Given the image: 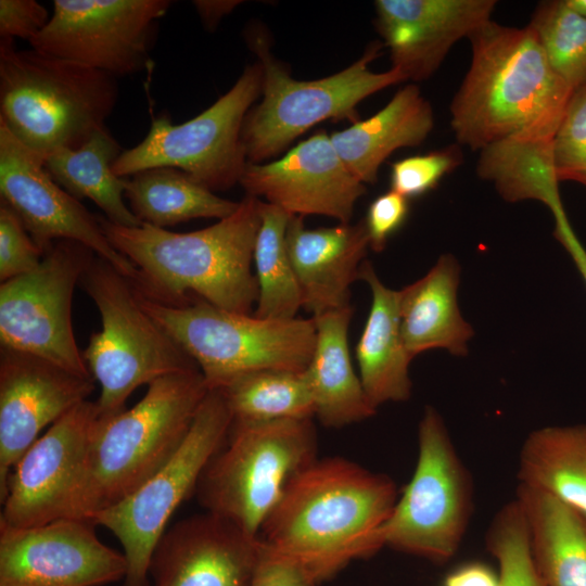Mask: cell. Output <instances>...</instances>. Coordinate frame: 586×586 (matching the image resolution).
Masks as SVG:
<instances>
[{
    "label": "cell",
    "mask_w": 586,
    "mask_h": 586,
    "mask_svg": "<svg viewBox=\"0 0 586 586\" xmlns=\"http://www.w3.org/2000/svg\"><path fill=\"white\" fill-rule=\"evenodd\" d=\"M99 424L97 402L87 399L30 445L9 475L1 527L30 528L66 517Z\"/></svg>",
    "instance_id": "obj_15"
},
{
    "label": "cell",
    "mask_w": 586,
    "mask_h": 586,
    "mask_svg": "<svg viewBox=\"0 0 586 586\" xmlns=\"http://www.w3.org/2000/svg\"><path fill=\"white\" fill-rule=\"evenodd\" d=\"M260 542L205 511L160 538L149 565L151 586H251Z\"/></svg>",
    "instance_id": "obj_20"
},
{
    "label": "cell",
    "mask_w": 586,
    "mask_h": 586,
    "mask_svg": "<svg viewBox=\"0 0 586 586\" xmlns=\"http://www.w3.org/2000/svg\"><path fill=\"white\" fill-rule=\"evenodd\" d=\"M495 0H378L375 25L392 68L406 80L429 79L450 49L487 22Z\"/></svg>",
    "instance_id": "obj_21"
},
{
    "label": "cell",
    "mask_w": 586,
    "mask_h": 586,
    "mask_svg": "<svg viewBox=\"0 0 586 586\" xmlns=\"http://www.w3.org/2000/svg\"><path fill=\"white\" fill-rule=\"evenodd\" d=\"M239 183L291 216L322 215L349 224L365 183L346 167L323 131L270 163H249Z\"/></svg>",
    "instance_id": "obj_19"
},
{
    "label": "cell",
    "mask_w": 586,
    "mask_h": 586,
    "mask_svg": "<svg viewBox=\"0 0 586 586\" xmlns=\"http://www.w3.org/2000/svg\"><path fill=\"white\" fill-rule=\"evenodd\" d=\"M259 216L253 252L258 288L254 316L279 320L296 318L303 303L285 239L291 215L259 200Z\"/></svg>",
    "instance_id": "obj_31"
},
{
    "label": "cell",
    "mask_w": 586,
    "mask_h": 586,
    "mask_svg": "<svg viewBox=\"0 0 586 586\" xmlns=\"http://www.w3.org/2000/svg\"><path fill=\"white\" fill-rule=\"evenodd\" d=\"M49 20L47 9L35 0H0V38L29 42Z\"/></svg>",
    "instance_id": "obj_41"
},
{
    "label": "cell",
    "mask_w": 586,
    "mask_h": 586,
    "mask_svg": "<svg viewBox=\"0 0 586 586\" xmlns=\"http://www.w3.org/2000/svg\"><path fill=\"white\" fill-rule=\"evenodd\" d=\"M460 267L450 255H442L430 271L399 291L400 331L411 358L434 348L468 354L474 332L457 304Z\"/></svg>",
    "instance_id": "obj_24"
},
{
    "label": "cell",
    "mask_w": 586,
    "mask_h": 586,
    "mask_svg": "<svg viewBox=\"0 0 586 586\" xmlns=\"http://www.w3.org/2000/svg\"><path fill=\"white\" fill-rule=\"evenodd\" d=\"M0 200L20 217L36 244L46 251L59 240L77 241L109 262L135 284L139 272L105 237L98 216L50 176L43 160L0 122Z\"/></svg>",
    "instance_id": "obj_16"
},
{
    "label": "cell",
    "mask_w": 586,
    "mask_h": 586,
    "mask_svg": "<svg viewBox=\"0 0 586 586\" xmlns=\"http://www.w3.org/2000/svg\"><path fill=\"white\" fill-rule=\"evenodd\" d=\"M218 388L237 420L313 419L315 416L305 371L262 369L241 374Z\"/></svg>",
    "instance_id": "obj_32"
},
{
    "label": "cell",
    "mask_w": 586,
    "mask_h": 586,
    "mask_svg": "<svg viewBox=\"0 0 586 586\" xmlns=\"http://www.w3.org/2000/svg\"><path fill=\"white\" fill-rule=\"evenodd\" d=\"M122 152L105 126L77 149H56L43 158V165L65 191L79 201L91 200L111 222L138 227L142 222L125 202L128 177L113 171Z\"/></svg>",
    "instance_id": "obj_28"
},
{
    "label": "cell",
    "mask_w": 586,
    "mask_h": 586,
    "mask_svg": "<svg viewBox=\"0 0 586 586\" xmlns=\"http://www.w3.org/2000/svg\"><path fill=\"white\" fill-rule=\"evenodd\" d=\"M477 174L493 181L509 202L533 199L545 203L552 213L563 209L552 166L551 142H501L486 148L481 151Z\"/></svg>",
    "instance_id": "obj_33"
},
{
    "label": "cell",
    "mask_w": 586,
    "mask_h": 586,
    "mask_svg": "<svg viewBox=\"0 0 586 586\" xmlns=\"http://www.w3.org/2000/svg\"><path fill=\"white\" fill-rule=\"evenodd\" d=\"M411 480L377 532L380 548L445 563L458 551L473 510V484L442 416L425 407Z\"/></svg>",
    "instance_id": "obj_10"
},
{
    "label": "cell",
    "mask_w": 586,
    "mask_h": 586,
    "mask_svg": "<svg viewBox=\"0 0 586 586\" xmlns=\"http://www.w3.org/2000/svg\"><path fill=\"white\" fill-rule=\"evenodd\" d=\"M441 586H500L498 571L486 563L470 561L451 570Z\"/></svg>",
    "instance_id": "obj_42"
},
{
    "label": "cell",
    "mask_w": 586,
    "mask_h": 586,
    "mask_svg": "<svg viewBox=\"0 0 586 586\" xmlns=\"http://www.w3.org/2000/svg\"><path fill=\"white\" fill-rule=\"evenodd\" d=\"M518 480L586 515V424L530 433L520 449Z\"/></svg>",
    "instance_id": "obj_29"
},
{
    "label": "cell",
    "mask_w": 586,
    "mask_h": 586,
    "mask_svg": "<svg viewBox=\"0 0 586 586\" xmlns=\"http://www.w3.org/2000/svg\"><path fill=\"white\" fill-rule=\"evenodd\" d=\"M285 239L303 307L315 317L348 306L349 286L370 247L365 220L307 229L303 217L291 216Z\"/></svg>",
    "instance_id": "obj_22"
},
{
    "label": "cell",
    "mask_w": 586,
    "mask_h": 586,
    "mask_svg": "<svg viewBox=\"0 0 586 586\" xmlns=\"http://www.w3.org/2000/svg\"><path fill=\"white\" fill-rule=\"evenodd\" d=\"M553 71L575 91L586 84V17L564 0L539 2L527 25Z\"/></svg>",
    "instance_id": "obj_34"
},
{
    "label": "cell",
    "mask_w": 586,
    "mask_h": 586,
    "mask_svg": "<svg viewBox=\"0 0 586 586\" xmlns=\"http://www.w3.org/2000/svg\"><path fill=\"white\" fill-rule=\"evenodd\" d=\"M239 3V1H193L207 29H215L219 21L229 14Z\"/></svg>",
    "instance_id": "obj_44"
},
{
    "label": "cell",
    "mask_w": 586,
    "mask_h": 586,
    "mask_svg": "<svg viewBox=\"0 0 586 586\" xmlns=\"http://www.w3.org/2000/svg\"><path fill=\"white\" fill-rule=\"evenodd\" d=\"M208 391L199 369L171 373L131 408L100 418L65 518L89 520L140 487L180 447Z\"/></svg>",
    "instance_id": "obj_4"
},
{
    "label": "cell",
    "mask_w": 586,
    "mask_h": 586,
    "mask_svg": "<svg viewBox=\"0 0 586 586\" xmlns=\"http://www.w3.org/2000/svg\"><path fill=\"white\" fill-rule=\"evenodd\" d=\"M98 219L113 247L137 268L135 286L143 295L170 305L198 297L228 311L251 314L258 296L252 263L259 199L245 195L232 215L186 233Z\"/></svg>",
    "instance_id": "obj_3"
},
{
    "label": "cell",
    "mask_w": 586,
    "mask_h": 586,
    "mask_svg": "<svg viewBox=\"0 0 586 586\" xmlns=\"http://www.w3.org/2000/svg\"><path fill=\"white\" fill-rule=\"evenodd\" d=\"M515 499L546 586H586V515L544 491L520 483Z\"/></svg>",
    "instance_id": "obj_27"
},
{
    "label": "cell",
    "mask_w": 586,
    "mask_h": 586,
    "mask_svg": "<svg viewBox=\"0 0 586 586\" xmlns=\"http://www.w3.org/2000/svg\"><path fill=\"white\" fill-rule=\"evenodd\" d=\"M551 158L558 181L586 187V84L570 99L551 141Z\"/></svg>",
    "instance_id": "obj_36"
},
{
    "label": "cell",
    "mask_w": 586,
    "mask_h": 586,
    "mask_svg": "<svg viewBox=\"0 0 586 586\" xmlns=\"http://www.w3.org/2000/svg\"><path fill=\"white\" fill-rule=\"evenodd\" d=\"M555 235L569 252L586 284V250L574 233L564 211L555 215Z\"/></svg>",
    "instance_id": "obj_43"
},
{
    "label": "cell",
    "mask_w": 586,
    "mask_h": 586,
    "mask_svg": "<svg viewBox=\"0 0 586 586\" xmlns=\"http://www.w3.org/2000/svg\"><path fill=\"white\" fill-rule=\"evenodd\" d=\"M263 66L247 65L235 84L213 105L186 123L155 117L145 138L123 150L113 164L119 177L153 167H173L211 191L239 183L247 164L241 139L247 112L262 94Z\"/></svg>",
    "instance_id": "obj_12"
},
{
    "label": "cell",
    "mask_w": 586,
    "mask_h": 586,
    "mask_svg": "<svg viewBox=\"0 0 586 586\" xmlns=\"http://www.w3.org/2000/svg\"><path fill=\"white\" fill-rule=\"evenodd\" d=\"M462 162L459 144L398 160L391 166V190L406 199L418 198L434 189Z\"/></svg>",
    "instance_id": "obj_37"
},
{
    "label": "cell",
    "mask_w": 586,
    "mask_h": 586,
    "mask_svg": "<svg viewBox=\"0 0 586 586\" xmlns=\"http://www.w3.org/2000/svg\"><path fill=\"white\" fill-rule=\"evenodd\" d=\"M323 581L322 576L303 560L260 542L258 562L251 586H316Z\"/></svg>",
    "instance_id": "obj_39"
},
{
    "label": "cell",
    "mask_w": 586,
    "mask_h": 586,
    "mask_svg": "<svg viewBox=\"0 0 586 586\" xmlns=\"http://www.w3.org/2000/svg\"><path fill=\"white\" fill-rule=\"evenodd\" d=\"M79 284L95 304L101 330L82 352L101 393V419L124 411L131 393L158 378L199 369L180 345L143 309L133 282L94 256ZM200 370V369H199Z\"/></svg>",
    "instance_id": "obj_7"
},
{
    "label": "cell",
    "mask_w": 586,
    "mask_h": 586,
    "mask_svg": "<svg viewBox=\"0 0 586 586\" xmlns=\"http://www.w3.org/2000/svg\"><path fill=\"white\" fill-rule=\"evenodd\" d=\"M316 459L311 419H233L194 494L207 512L257 537L286 484Z\"/></svg>",
    "instance_id": "obj_6"
},
{
    "label": "cell",
    "mask_w": 586,
    "mask_h": 586,
    "mask_svg": "<svg viewBox=\"0 0 586 586\" xmlns=\"http://www.w3.org/2000/svg\"><path fill=\"white\" fill-rule=\"evenodd\" d=\"M44 252L33 240L17 214L0 200V280L35 269Z\"/></svg>",
    "instance_id": "obj_38"
},
{
    "label": "cell",
    "mask_w": 586,
    "mask_h": 586,
    "mask_svg": "<svg viewBox=\"0 0 586 586\" xmlns=\"http://www.w3.org/2000/svg\"><path fill=\"white\" fill-rule=\"evenodd\" d=\"M359 279L370 288L372 302L355 354L361 384L377 409L410 397L408 368L412 358L402 337L399 291L385 286L369 262L361 264Z\"/></svg>",
    "instance_id": "obj_26"
},
{
    "label": "cell",
    "mask_w": 586,
    "mask_h": 586,
    "mask_svg": "<svg viewBox=\"0 0 586 586\" xmlns=\"http://www.w3.org/2000/svg\"><path fill=\"white\" fill-rule=\"evenodd\" d=\"M263 66L262 101L243 122L241 139L249 163L278 155L293 140L327 119L358 122L357 105L367 97L406 81L390 68L375 73L369 64L380 56L382 44L371 42L364 54L345 69L316 80H296L270 53L265 37L246 35Z\"/></svg>",
    "instance_id": "obj_9"
},
{
    "label": "cell",
    "mask_w": 586,
    "mask_h": 586,
    "mask_svg": "<svg viewBox=\"0 0 586 586\" xmlns=\"http://www.w3.org/2000/svg\"><path fill=\"white\" fill-rule=\"evenodd\" d=\"M233 416L219 388H211L173 457L132 494L89 520L111 531L123 547V586H151L149 565L167 524L224 444Z\"/></svg>",
    "instance_id": "obj_11"
},
{
    "label": "cell",
    "mask_w": 586,
    "mask_h": 586,
    "mask_svg": "<svg viewBox=\"0 0 586 586\" xmlns=\"http://www.w3.org/2000/svg\"><path fill=\"white\" fill-rule=\"evenodd\" d=\"M94 381L33 354L0 347V501L20 457L46 426L88 399Z\"/></svg>",
    "instance_id": "obj_18"
},
{
    "label": "cell",
    "mask_w": 586,
    "mask_h": 586,
    "mask_svg": "<svg viewBox=\"0 0 586 586\" xmlns=\"http://www.w3.org/2000/svg\"><path fill=\"white\" fill-rule=\"evenodd\" d=\"M397 499L390 476L344 458H317L286 484L257 538L303 560L326 581L381 549L377 532Z\"/></svg>",
    "instance_id": "obj_2"
},
{
    "label": "cell",
    "mask_w": 586,
    "mask_h": 586,
    "mask_svg": "<svg viewBox=\"0 0 586 586\" xmlns=\"http://www.w3.org/2000/svg\"><path fill=\"white\" fill-rule=\"evenodd\" d=\"M434 128V113L415 84L398 90L371 117L330 135L349 171L362 183L378 180L382 163L397 149L420 145Z\"/></svg>",
    "instance_id": "obj_23"
},
{
    "label": "cell",
    "mask_w": 586,
    "mask_h": 586,
    "mask_svg": "<svg viewBox=\"0 0 586 586\" xmlns=\"http://www.w3.org/2000/svg\"><path fill=\"white\" fill-rule=\"evenodd\" d=\"M352 314L348 305L313 317L316 341L305 374L315 416L329 428H342L375 413L351 361L347 332Z\"/></svg>",
    "instance_id": "obj_25"
},
{
    "label": "cell",
    "mask_w": 586,
    "mask_h": 586,
    "mask_svg": "<svg viewBox=\"0 0 586 586\" xmlns=\"http://www.w3.org/2000/svg\"><path fill=\"white\" fill-rule=\"evenodd\" d=\"M95 526L80 518L30 528L0 526V586H103L124 579V555L104 545Z\"/></svg>",
    "instance_id": "obj_17"
},
{
    "label": "cell",
    "mask_w": 586,
    "mask_h": 586,
    "mask_svg": "<svg viewBox=\"0 0 586 586\" xmlns=\"http://www.w3.org/2000/svg\"><path fill=\"white\" fill-rule=\"evenodd\" d=\"M566 5L578 13L579 15L586 17V0H564Z\"/></svg>",
    "instance_id": "obj_45"
},
{
    "label": "cell",
    "mask_w": 586,
    "mask_h": 586,
    "mask_svg": "<svg viewBox=\"0 0 586 586\" xmlns=\"http://www.w3.org/2000/svg\"><path fill=\"white\" fill-rule=\"evenodd\" d=\"M118 95L106 73L0 39V122L42 160L105 127Z\"/></svg>",
    "instance_id": "obj_5"
},
{
    "label": "cell",
    "mask_w": 586,
    "mask_h": 586,
    "mask_svg": "<svg viewBox=\"0 0 586 586\" xmlns=\"http://www.w3.org/2000/svg\"><path fill=\"white\" fill-rule=\"evenodd\" d=\"M471 63L450 106L459 145L550 143L574 90L553 71L528 27L489 21L469 38Z\"/></svg>",
    "instance_id": "obj_1"
},
{
    "label": "cell",
    "mask_w": 586,
    "mask_h": 586,
    "mask_svg": "<svg viewBox=\"0 0 586 586\" xmlns=\"http://www.w3.org/2000/svg\"><path fill=\"white\" fill-rule=\"evenodd\" d=\"M169 0H54L31 49L115 78L153 67L151 50Z\"/></svg>",
    "instance_id": "obj_14"
},
{
    "label": "cell",
    "mask_w": 586,
    "mask_h": 586,
    "mask_svg": "<svg viewBox=\"0 0 586 586\" xmlns=\"http://www.w3.org/2000/svg\"><path fill=\"white\" fill-rule=\"evenodd\" d=\"M485 546L497 562L500 586H546L533 558L525 517L515 498L494 515Z\"/></svg>",
    "instance_id": "obj_35"
},
{
    "label": "cell",
    "mask_w": 586,
    "mask_h": 586,
    "mask_svg": "<svg viewBox=\"0 0 586 586\" xmlns=\"http://www.w3.org/2000/svg\"><path fill=\"white\" fill-rule=\"evenodd\" d=\"M409 213L408 199L391 190L370 204L365 220L369 246L381 252L387 240L404 225Z\"/></svg>",
    "instance_id": "obj_40"
},
{
    "label": "cell",
    "mask_w": 586,
    "mask_h": 586,
    "mask_svg": "<svg viewBox=\"0 0 586 586\" xmlns=\"http://www.w3.org/2000/svg\"><path fill=\"white\" fill-rule=\"evenodd\" d=\"M136 291L143 309L196 364L209 390L256 370L308 367L316 341L313 318L263 319L198 297L170 305Z\"/></svg>",
    "instance_id": "obj_8"
},
{
    "label": "cell",
    "mask_w": 586,
    "mask_h": 586,
    "mask_svg": "<svg viewBox=\"0 0 586 586\" xmlns=\"http://www.w3.org/2000/svg\"><path fill=\"white\" fill-rule=\"evenodd\" d=\"M94 256L77 241L59 240L35 269L1 282L0 347L92 377L75 339L72 304L75 286Z\"/></svg>",
    "instance_id": "obj_13"
},
{
    "label": "cell",
    "mask_w": 586,
    "mask_h": 586,
    "mask_svg": "<svg viewBox=\"0 0 586 586\" xmlns=\"http://www.w3.org/2000/svg\"><path fill=\"white\" fill-rule=\"evenodd\" d=\"M125 199L141 222L157 228L194 218L220 220L232 215L240 204L215 195L173 167H153L128 177Z\"/></svg>",
    "instance_id": "obj_30"
}]
</instances>
